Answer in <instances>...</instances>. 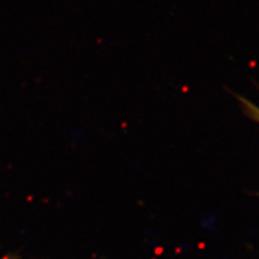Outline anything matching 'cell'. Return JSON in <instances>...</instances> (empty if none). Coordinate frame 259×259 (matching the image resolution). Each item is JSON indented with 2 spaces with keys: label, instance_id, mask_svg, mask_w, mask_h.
Returning a JSON list of instances; mask_svg holds the SVG:
<instances>
[{
  "label": "cell",
  "instance_id": "obj_1",
  "mask_svg": "<svg viewBox=\"0 0 259 259\" xmlns=\"http://www.w3.org/2000/svg\"><path fill=\"white\" fill-rule=\"evenodd\" d=\"M237 99L240 103V106L242 108L243 113H244L249 120H252L255 123L259 124V107L257 105L254 104L253 102L244 99V97L242 96H238Z\"/></svg>",
  "mask_w": 259,
  "mask_h": 259
}]
</instances>
